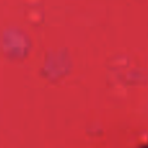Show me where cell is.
<instances>
[{
    "label": "cell",
    "mask_w": 148,
    "mask_h": 148,
    "mask_svg": "<svg viewBox=\"0 0 148 148\" xmlns=\"http://www.w3.org/2000/svg\"><path fill=\"white\" fill-rule=\"evenodd\" d=\"M144 148H148V146H147V147H144Z\"/></svg>",
    "instance_id": "1"
}]
</instances>
